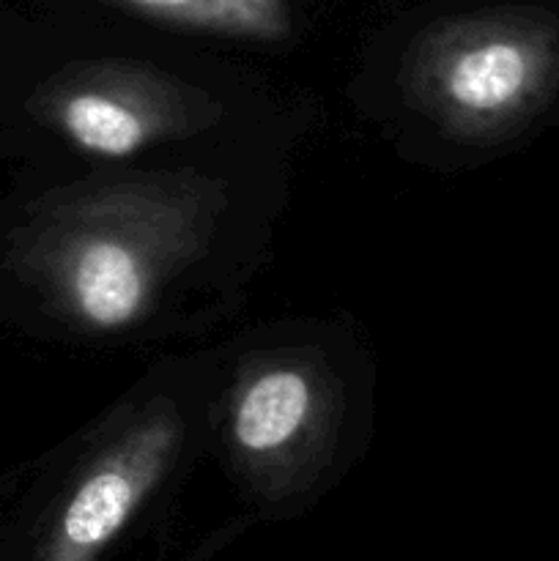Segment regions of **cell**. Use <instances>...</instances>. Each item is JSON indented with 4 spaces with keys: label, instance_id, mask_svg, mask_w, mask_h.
Wrapping results in <instances>:
<instances>
[{
    "label": "cell",
    "instance_id": "3",
    "mask_svg": "<svg viewBox=\"0 0 559 561\" xmlns=\"http://www.w3.org/2000/svg\"><path fill=\"white\" fill-rule=\"evenodd\" d=\"M36 113L71 146L104 159L135 157L208 124L214 104L157 69L124 60L75 64L38 91Z\"/></svg>",
    "mask_w": 559,
    "mask_h": 561
},
{
    "label": "cell",
    "instance_id": "6",
    "mask_svg": "<svg viewBox=\"0 0 559 561\" xmlns=\"http://www.w3.org/2000/svg\"><path fill=\"white\" fill-rule=\"evenodd\" d=\"M168 25L277 42L290 33L288 0H107Z\"/></svg>",
    "mask_w": 559,
    "mask_h": 561
},
{
    "label": "cell",
    "instance_id": "4",
    "mask_svg": "<svg viewBox=\"0 0 559 561\" xmlns=\"http://www.w3.org/2000/svg\"><path fill=\"white\" fill-rule=\"evenodd\" d=\"M173 403L148 405L88 463L66 496L38 561H96L173 466L181 444Z\"/></svg>",
    "mask_w": 559,
    "mask_h": 561
},
{
    "label": "cell",
    "instance_id": "2",
    "mask_svg": "<svg viewBox=\"0 0 559 561\" xmlns=\"http://www.w3.org/2000/svg\"><path fill=\"white\" fill-rule=\"evenodd\" d=\"M411 99L460 135H488L540 107L559 80V22L532 11L464 14L409 49Z\"/></svg>",
    "mask_w": 559,
    "mask_h": 561
},
{
    "label": "cell",
    "instance_id": "1",
    "mask_svg": "<svg viewBox=\"0 0 559 561\" xmlns=\"http://www.w3.org/2000/svg\"><path fill=\"white\" fill-rule=\"evenodd\" d=\"M223 203L217 184L186 175L75 186L16 230L11 261L69 321L118 332L201 255Z\"/></svg>",
    "mask_w": 559,
    "mask_h": 561
},
{
    "label": "cell",
    "instance_id": "5",
    "mask_svg": "<svg viewBox=\"0 0 559 561\" xmlns=\"http://www.w3.org/2000/svg\"><path fill=\"white\" fill-rule=\"evenodd\" d=\"M321 389L305 367L274 362L247 373L230 405V438L250 460H277L312 433Z\"/></svg>",
    "mask_w": 559,
    "mask_h": 561
}]
</instances>
